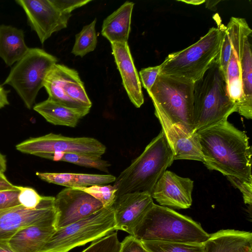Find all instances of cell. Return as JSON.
<instances>
[{
    "instance_id": "6da1fadb",
    "label": "cell",
    "mask_w": 252,
    "mask_h": 252,
    "mask_svg": "<svg viewBox=\"0 0 252 252\" xmlns=\"http://www.w3.org/2000/svg\"><path fill=\"white\" fill-rule=\"evenodd\" d=\"M209 170L225 176L252 181V149L246 133L227 120L196 131Z\"/></svg>"
},
{
    "instance_id": "7a4b0ae2",
    "label": "cell",
    "mask_w": 252,
    "mask_h": 252,
    "mask_svg": "<svg viewBox=\"0 0 252 252\" xmlns=\"http://www.w3.org/2000/svg\"><path fill=\"white\" fill-rule=\"evenodd\" d=\"M173 161V152L161 130L116 178L113 186L117 189L116 198L133 192L151 194L158 180Z\"/></svg>"
},
{
    "instance_id": "3957f363",
    "label": "cell",
    "mask_w": 252,
    "mask_h": 252,
    "mask_svg": "<svg viewBox=\"0 0 252 252\" xmlns=\"http://www.w3.org/2000/svg\"><path fill=\"white\" fill-rule=\"evenodd\" d=\"M219 56L203 76L194 82V132L227 120L231 114L238 111L236 104L229 95Z\"/></svg>"
},
{
    "instance_id": "277c9868",
    "label": "cell",
    "mask_w": 252,
    "mask_h": 252,
    "mask_svg": "<svg viewBox=\"0 0 252 252\" xmlns=\"http://www.w3.org/2000/svg\"><path fill=\"white\" fill-rule=\"evenodd\" d=\"M209 235L190 218L155 203L132 235L140 241L200 244L206 242Z\"/></svg>"
},
{
    "instance_id": "5b68a950",
    "label": "cell",
    "mask_w": 252,
    "mask_h": 252,
    "mask_svg": "<svg viewBox=\"0 0 252 252\" xmlns=\"http://www.w3.org/2000/svg\"><path fill=\"white\" fill-rule=\"evenodd\" d=\"M221 23L195 43L169 54L159 65L158 74L183 78L193 82L200 79L219 56L226 33Z\"/></svg>"
},
{
    "instance_id": "8992f818",
    "label": "cell",
    "mask_w": 252,
    "mask_h": 252,
    "mask_svg": "<svg viewBox=\"0 0 252 252\" xmlns=\"http://www.w3.org/2000/svg\"><path fill=\"white\" fill-rule=\"evenodd\" d=\"M194 82L189 80L158 74L148 91L155 107V113L165 117L172 124L193 130Z\"/></svg>"
},
{
    "instance_id": "52a82bcc",
    "label": "cell",
    "mask_w": 252,
    "mask_h": 252,
    "mask_svg": "<svg viewBox=\"0 0 252 252\" xmlns=\"http://www.w3.org/2000/svg\"><path fill=\"white\" fill-rule=\"evenodd\" d=\"M115 230L113 205L105 206L86 218L56 229L39 252H68Z\"/></svg>"
},
{
    "instance_id": "ba28073f",
    "label": "cell",
    "mask_w": 252,
    "mask_h": 252,
    "mask_svg": "<svg viewBox=\"0 0 252 252\" xmlns=\"http://www.w3.org/2000/svg\"><path fill=\"white\" fill-rule=\"evenodd\" d=\"M58 62L53 55L38 48H30L12 66L2 85L12 86L31 109L48 72Z\"/></svg>"
},
{
    "instance_id": "9c48e42d",
    "label": "cell",
    "mask_w": 252,
    "mask_h": 252,
    "mask_svg": "<svg viewBox=\"0 0 252 252\" xmlns=\"http://www.w3.org/2000/svg\"><path fill=\"white\" fill-rule=\"evenodd\" d=\"M16 149L22 153L39 157L56 153L101 157L106 151L105 146L95 138L70 137L53 133L30 138L17 144Z\"/></svg>"
},
{
    "instance_id": "30bf717a",
    "label": "cell",
    "mask_w": 252,
    "mask_h": 252,
    "mask_svg": "<svg viewBox=\"0 0 252 252\" xmlns=\"http://www.w3.org/2000/svg\"><path fill=\"white\" fill-rule=\"evenodd\" d=\"M43 87L49 98L68 107L90 109L92 105L78 72L64 65L57 63L51 67Z\"/></svg>"
},
{
    "instance_id": "8fae6325",
    "label": "cell",
    "mask_w": 252,
    "mask_h": 252,
    "mask_svg": "<svg viewBox=\"0 0 252 252\" xmlns=\"http://www.w3.org/2000/svg\"><path fill=\"white\" fill-rule=\"evenodd\" d=\"M24 10L28 25L42 44L55 32L67 27L71 13L63 11L57 0H18Z\"/></svg>"
},
{
    "instance_id": "7c38bea8",
    "label": "cell",
    "mask_w": 252,
    "mask_h": 252,
    "mask_svg": "<svg viewBox=\"0 0 252 252\" xmlns=\"http://www.w3.org/2000/svg\"><path fill=\"white\" fill-rule=\"evenodd\" d=\"M55 197L43 196L35 209L19 205L0 209V243H7L23 227L40 222H56L57 211Z\"/></svg>"
},
{
    "instance_id": "4fadbf2b",
    "label": "cell",
    "mask_w": 252,
    "mask_h": 252,
    "mask_svg": "<svg viewBox=\"0 0 252 252\" xmlns=\"http://www.w3.org/2000/svg\"><path fill=\"white\" fill-rule=\"evenodd\" d=\"M231 44V53L227 65L226 82L229 95L238 107L243 99L241 62L246 39L252 31L244 18L232 17L226 26Z\"/></svg>"
},
{
    "instance_id": "5bb4252c",
    "label": "cell",
    "mask_w": 252,
    "mask_h": 252,
    "mask_svg": "<svg viewBox=\"0 0 252 252\" xmlns=\"http://www.w3.org/2000/svg\"><path fill=\"white\" fill-rule=\"evenodd\" d=\"M55 206L56 229L86 218L104 207L90 194L70 188H65L58 193L55 197Z\"/></svg>"
},
{
    "instance_id": "9a60e30c",
    "label": "cell",
    "mask_w": 252,
    "mask_h": 252,
    "mask_svg": "<svg viewBox=\"0 0 252 252\" xmlns=\"http://www.w3.org/2000/svg\"><path fill=\"white\" fill-rule=\"evenodd\" d=\"M154 203L147 192H133L118 197L113 204L116 230L133 235L135 227Z\"/></svg>"
},
{
    "instance_id": "2e32d148",
    "label": "cell",
    "mask_w": 252,
    "mask_h": 252,
    "mask_svg": "<svg viewBox=\"0 0 252 252\" xmlns=\"http://www.w3.org/2000/svg\"><path fill=\"white\" fill-rule=\"evenodd\" d=\"M193 181L166 170L156 183L151 193L161 206L187 209L192 204Z\"/></svg>"
},
{
    "instance_id": "e0dca14e",
    "label": "cell",
    "mask_w": 252,
    "mask_h": 252,
    "mask_svg": "<svg viewBox=\"0 0 252 252\" xmlns=\"http://www.w3.org/2000/svg\"><path fill=\"white\" fill-rule=\"evenodd\" d=\"M158 119L173 154V160L204 159L196 132H190L183 126L172 124L165 117L155 113Z\"/></svg>"
},
{
    "instance_id": "ac0fdd59",
    "label": "cell",
    "mask_w": 252,
    "mask_h": 252,
    "mask_svg": "<svg viewBox=\"0 0 252 252\" xmlns=\"http://www.w3.org/2000/svg\"><path fill=\"white\" fill-rule=\"evenodd\" d=\"M115 62L128 96L136 108L144 103L141 83L127 42L111 43Z\"/></svg>"
},
{
    "instance_id": "d6986e66",
    "label": "cell",
    "mask_w": 252,
    "mask_h": 252,
    "mask_svg": "<svg viewBox=\"0 0 252 252\" xmlns=\"http://www.w3.org/2000/svg\"><path fill=\"white\" fill-rule=\"evenodd\" d=\"M56 231L54 223H37L22 228L7 243L14 252H39Z\"/></svg>"
},
{
    "instance_id": "ffe728a7",
    "label": "cell",
    "mask_w": 252,
    "mask_h": 252,
    "mask_svg": "<svg viewBox=\"0 0 252 252\" xmlns=\"http://www.w3.org/2000/svg\"><path fill=\"white\" fill-rule=\"evenodd\" d=\"M252 252V233L235 229H222L210 234L204 243V252Z\"/></svg>"
},
{
    "instance_id": "44dd1931",
    "label": "cell",
    "mask_w": 252,
    "mask_h": 252,
    "mask_svg": "<svg viewBox=\"0 0 252 252\" xmlns=\"http://www.w3.org/2000/svg\"><path fill=\"white\" fill-rule=\"evenodd\" d=\"M33 109L52 124L71 127H75L90 110L68 107L49 97L34 105Z\"/></svg>"
},
{
    "instance_id": "7402d4cb",
    "label": "cell",
    "mask_w": 252,
    "mask_h": 252,
    "mask_svg": "<svg viewBox=\"0 0 252 252\" xmlns=\"http://www.w3.org/2000/svg\"><path fill=\"white\" fill-rule=\"evenodd\" d=\"M134 5L126 1L103 21L101 34L110 43L127 42Z\"/></svg>"
},
{
    "instance_id": "603a6c76",
    "label": "cell",
    "mask_w": 252,
    "mask_h": 252,
    "mask_svg": "<svg viewBox=\"0 0 252 252\" xmlns=\"http://www.w3.org/2000/svg\"><path fill=\"white\" fill-rule=\"evenodd\" d=\"M36 175L41 180L48 183L70 188L106 185L114 183L116 179V177L111 174L37 172Z\"/></svg>"
},
{
    "instance_id": "cb8c5ba5",
    "label": "cell",
    "mask_w": 252,
    "mask_h": 252,
    "mask_svg": "<svg viewBox=\"0 0 252 252\" xmlns=\"http://www.w3.org/2000/svg\"><path fill=\"white\" fill-rule=\"evenodd\" d=\"M22 30L10 25H0V57L8 66L17 62L27 53Z\"/></svg>"
},
{
    "instance_id": "d4e9b609",
    "label": "cell",
    "mask_w": 252,
    "mask_h": 252,
    "mask_svg": "<svg viewBox=\"0 0 252 252\" xmlns=\"http://www.w3.org/2000/svg\"><path fill=\"white\" fill-rule=\"evenodd\" d=\"M241 82L243 99L238 107L241 116L252 118V53L249 37L245 42L241 62Z\"/></svg>"
},
{
    "instance_id": "484cf974",
    "label": "cell",
    "mask_w": 252,
    "mask_h": 252,
    "mask_svg": "<svg viewBox=\"0 0 252 252\" xmlns=\"http://www.w3.org/2000/svg\"><path fill=\"white\" fill-rule=\"evenodd\" d=\"M41 158L54 161H62L79 166L95 168L108 173L110 163L101 158V157H94L74 153H51L43 155Z\"/></svg>"
},
{
    "instance_id": "4316f807",
    "label": "cell",
    "mask_w": 252,
    "mask_h": 252,
    "mask_svg": "<svg viewBox=\"0 0 252 252\" xmlns=\"http://www.w3.org/2000/svg\"><path fill=\"white\" fill-rule=\"evenodd\" d=\"M96 19L90 24L83 27L82 31L76 34L75 41L71 53L76 56L83 57L93 51L97 44V35L95 30Z\"/></svg>"
},
{
    "instance_id": "83f0119b",
    "label": "cell",
    "mask_w": 252,
    "mask_h": 252,
    "mask_svg": "<svg viewBox=\"0 0 252 252\" xmlns=\"http://www.w3.org/2000/svg\"><path fill=\"white\" fill-rule=\"evenodd\" d=\"M149 252H204V243L141 241Z\"/></svg>"
},
{
    "instance_id": "f1b7e54d",
    "label": "cell",
    "mask_w": 252,
    "mask_h": 252,
    "mask_svg": "<svg viewBox=\"0 0 252 252\" xmlns=\"http://www.w3.org/2000/svg\"><path fill=\"white\" fill-rule=\"evenodd\" d=\"M75 189L90 194L100 201L104 207L112 205L116 199L117 189L113 185H94Z\"/></svg>"
},
{
    "instance_id": "f546056e",
    "label": "cell",
    "mask_w": 252,
    "mask_h": 252,
    "mask_svg": "<svg viewBox=\"0 0 252 252\" xmlns=\"http://www.w3.org/2000/svg\"><path fill=\"white\" fill-rule=\"evenodd\" d=\"M121 246L117 233L114 232L94 241L82 252H120Z\"/></svg>"
},
{
    "instance_id": "4dcf8cb0",
    "label": "cell",
    "mask_w": 252,
    "mask_h": 252,
    "mask_svg": "<svg viewBox=\"0 0 252 252\" xmlns=\"http://www.w3.org/2000/svg\"><path fill=\"white\" fill-rule=\"evenodd\" d=\"M18 200L20 204L28 209L36 208L40 204L43 196L40 195L32 188L22 186H18Z\"/></svg>"
},
{
    "instance_id": "1f68e13d",
    "label": "cell",
    "mask_w": 252,
    "mask_h": 252,
    "mask_svg": "<svg viewBox=\"0 0 252 252\" xmlns=\"http://www.w3.org/2000/svg\"><path fill=\"white\" fill-rule=\"evenodd\" d=\"M227 179L242 193L244 203L251 207L252 203V181L241 180L231 176H227Z\"/></svg>"
},
{
    "instance_id": "d6a6232c",
    "label": "cell",
    "mask_w": 252,
    "mask_h": 252,
    "mask_svg": "<svg viewBox=\"0 0 252 252\" xmlns=\"http://www.w3.org/2000/svg\"><path fill=\"white\" fill-rule=\"evenodd\" d=\"M159 69L160 66L158 65L144 68L139 71L141 83L147 92L155 83L158 75Z\"/></svg>"
},
{
    "instance_id": "836d02e7",
    "label": "cell",
    "mask_w": 252,
    "mask_h": 252,
    "mask_svg": "<svg viewBox=\"0 0 252 252\" xmlns=\"http://www.w3.org/2000/svg\"><path fill=\"white\" fill-rule=\"evenodd\" d=\"M19 192L18 186L14 189L0 191V209L20 205L18 200Z\"/></svg>"
},
{
    "instance_id": "e575fe53",
    "label": "cell",
    "mask_w": 252,
    "mask_h": 252,
    "mask_svg": "<svg viewBox=\"0 0 252 252\" xmlns=\"http://www.w3.org/2000/svg\"><path fill=\"white\" fill-rule=\"evenodd\" d=\"M121 243L120 252H149L141 241L132 235L126 237Z\"/></svg>"
},
{
    "instance_id": "d590c367",
    "label": "cell",
    "mask_w": 252,
    "mask_h": 252,
    "mask_svg": "<svg viewBox=\"0 0 252 252\" xmlns=\"http://www.w3.org/2000/svg\"><path fill=\"white\" fill-rule=\"evenodd\" d=\"M17 186L9 182L4 173L0 171V191L14 189Z\"/></svg>"
},
{
    "instance_id": "8d00e7d4",
    "label": "cell",
    "mask_w": 252,
    "mask_h": 252,
    "mask_svg": "<svg viewBox=\"0 0 252 252\" xmlns=\"http://www.w3.org/2000/svg\"><path fill=\"white\" fill-rule=\"evenodd\" d=\"M9 93H10L9 90H5L0 85V109L9 105V102L8 100V94Z\"/></svg>"
},
{
    "instance_id": "74e56055",
    "label": "cell",
    "mask_w": 252,
    "mask_h": 252,
    "mask_svg": "<svg viewBox=\"0 0 252 252\" xmlns=\"http://www.w3.org/2000/svg\"><path fill=\"white\" fill-rule=\"evenodd\" d=\"M220 1V0H205L206 7L212 10H215L216 5Z\"/></svg>"
},
{
    "instance_id": "f35d334b",
    "label": "cell",
    "mask_w": 252,
    "mask_h": 252,
    "mask_svg": "<svg viewBox=\"0 0 252 252\" xmlns=\"http://www.w3.org/2000/svg\"><path fill=\"white\" fill-rule=\"evenodd\" d=\"M6 170V159L3 155L0 153V171L4 172Z\"/></svg>"
},
{
    "instance_id": "ab89813d",
    "label": "cell",
    "mask_w": 252,
    "mask_h": 252,
    "mask_svg": "<svg viewBox=\"0 0 252 252\" xmlns=\"http://www.w3.org/2000/svg\"><path fill=\"white\" fill-rule=\"evenodd\" d=\"M177 1L193 5H200L203 3H205V0H178Z\"/></svg>"
},
{
    "instance_id": "60d3db41",
    "label": "cell",
    "mask_w": 252,
    "mask_h": 252,
    "mask_svg": "<svg viewBox=\"0 0 252 252\" xmlns=\"http://www.w3.org/2000/svg\"><path fill=\"white\" fill-rule=\"evenodd\" d=\"M0 252H14L7 243H0Z\"/></svg>"
},
{
    "instance_id": "b9f144b4",
    "label": "cell",
    "mask_w": 252,
    "mask_h": 252,
    "mask_svg": "<svg viewBox=\"0 0 252 252\" xmlns=\"http://www.w3.org/2000/svg\"></svg>"
}]
</instances>
